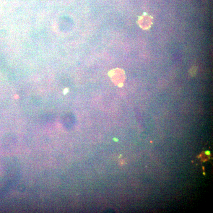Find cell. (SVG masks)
<instances>
[{"label":"cell","instance_id":"obj_1","mask_svg":"<svg viewBox=\"0 0 213 213\" xmlns=\"http://www.w3.org/2000/svg\"><path fill=\"white\" fill-rule=\"evenodd\" d=\"M204 154H205L206 155H207V156H210L211 153V152L209 151V150H206V151L204 152Z\"/></svg>","mask_w":213,"mask_h":213}]
</instances>
